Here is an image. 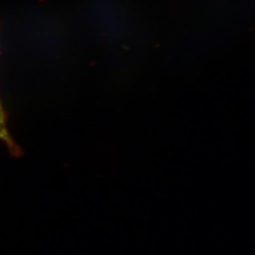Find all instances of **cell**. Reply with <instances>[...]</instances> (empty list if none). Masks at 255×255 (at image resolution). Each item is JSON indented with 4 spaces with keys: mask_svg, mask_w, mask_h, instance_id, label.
Listing matches in <instances>:
<instances>
[{
    "mask_svg": "<svg viewBox=\"0 0 255 255\" xmlns=\"http://www.w3.org/2000/svg\"><path fill=\"white\" fill-rule=\"evenodd\" d=\"M0 140L9 146L11 150L14 151L15 145L13 144L12 139L8 131V128L6 125V116H5L3 107L1 105V102H0Z\"/></svg>",
    "mask_w": 255,
    "mask_h": 255,
    "instance_id": "6da1fadb",
    "label": "cell"
}]
</instances>
